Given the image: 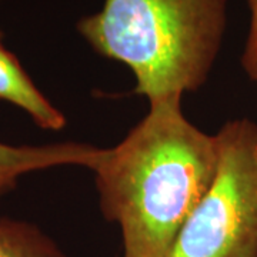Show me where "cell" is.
<instances>
[{
  "label": "cell",
  "mask_w": 257,
  "mask_h": 257,
  "mask_svg": "<svg viewBox=\"0 0 257 257\" xmlns=\"http://www.w3.org/2000/svg\"><path fill=\"white\" fill-rule=\"evenodd\" d=\"M217 163L216 138L186 119L182 97L150 103L119 145L103 149L92 170L100 210L121 230L123 257H167Z\"/></svg>",
  "instance_id": "6da1fadb"
},
{
  "label": "cell",
  "mask_w": 257,
  "mask_h": 257,
  "mask_svg": "<svg viewBox=\"0 0 257 257\" xmlns=\"http://www.w3.org/2000/svg\"><path fill=\"white\" fill-rule=\"evenodd\" d=\"M229 0H104L77 22L99 53L126 64L149 103L182 97L206 83L227 23Z\"/></svg>",
  "instance_id": "7a4b0ae2"
},
{
  "label": "cell",
  "mask_w": 257,
  "mask_h": 257,
  "mask_svg": "<svg viewBox=\"0 0 257 257\" xmlns=\"http://www.w3.org/2000/svg\"><path fill=\"white\" fill-rule=\"evenodd\" d=\"M214 138V180L167 257H257V124L231 120Z\"/></svg>",
  "instance_id": "3957f363"
},
{
  "label": "cell",
  "mask_w": 257,
  "mask_h": 257,
  "mask_svg": "<svg viewBox=\"0 0 257 257\" xmlns=\"http://www.w3.org/2000/svg\"><path fill=\"white\" fill-rule=\"evenodd\" d=\"M103 149L73 142L47 146H10L0 143V197L13 190L23 175L66 165L93 169Z\"/></svg>",
  "instance_id": "277c9868"
},
{
  "label": "cell",
  "mask_w": 257,
  "mask_h": 257,
  "mask_svg": "<svg viewBox=\"0 0 257 257\" xmlns=\"http://www.w3.org/2000/svg\"><path fill=\"white\" fill-rule=\"evenodd\" d=\"M2 37L0 30V100L10 101L26 111L40 128L62 130L66 124L64 114L37 89L18 57L3 46Z\"/></svg>",
  "instance_id": "5b68a950"
},
{
  "label": "cell",
  "mask_w": 257,
  "mask_h": 257,
  "mask_svg": "<svg viewBox=\"0 0 257 257\" xmlns=\"http://www.w3.org/2000/svg\"><path fill=\"white\" fill-rule=\"evenodd\" d=\"M0 257H66L53 240L28 221L0 219Z\"/></svg>",
  "instance_id": "8992f818"
},
{
  "label": "cell",
  "mask_w": 257,
  "mask_h": 257,
  "mask_svg": "<svg viewBox=\"0 0 257 257\" xmlns=\"http://www.w3.org/2000/svg\"><path fill=\"white\" fill-rule=\"evenodd\" d=\"M250 10V26L240 63L248 77L257 83V0H246Z\"/></svg>",
  "instance_id": "52a82bcc"
}]
</instances>
